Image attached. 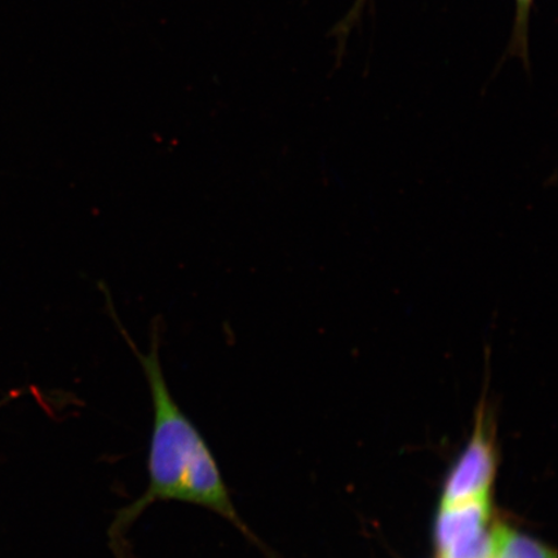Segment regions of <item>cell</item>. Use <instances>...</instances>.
Listing matches in <instances>:
<instances>
[{
    "label": "cell",
    "instance_id": "4",
    "mask_svg": "<svg viewBox=\"0 0 558 558\" xmlns=\"http://www.w3.org/2000/svg\"><path fill=\"white\" fill-rule=\"evenodd\" d=\"M493 558H556V554L527 535L497 525Z\"/></svg>",
    "mask_w": 558,
    "mask_h": 558
},
{
    "label": "cell",
    "instance_id": "5",
    "mask_svg": "<svg viewBox=\"0 0 558 558\" xmlns=\"http://www.w3.org/2000/svg\"><path fill=\"white\" fill-rule=\"evenodd\" d=\"M515 2H518L519 26L522 27V29H525L530 5H532L533 0H515Z\"/></svg>",
    "mask_w": 558,
    "mask_h": 558
},
{
    "label": "cell",
    "instance_id": "1",
    "mask_svg": "<svg viewBox=\"0 0 558 558\" xmlns=\"http://www.w3.org/2000/svg\"><path fill=\"white\" fill-rule=\"evenodd\" d=\"M107 311L136 355L150 390L153 425L148 453V487L114 514L108 541L116 558H134L128 535L137 520L158 501H180L218 514L251 544L265 553L264 544L236 509L211 448L197 425L184 413L171 392L160 362L162 320L151 323L149 351H140L118 317L109 290Z\"/></svg>",
    "mask_w": 558,
    "mask_h": 558
},
{
    "label": "cell",
    "instance_id": "3",
    "mask_svg": "<svg viewBox=\"0 0 558 558\" xmlns=\"http://www.w3.org/2000/svg\"><path fill=\"white\" fill-rule=\"evenodd\" d=\"M488 498L442 504L436 522L438 556L452 553L483 538L493 530Z\"/></svg>",
    "mask_w": 558,
    "mask_h": 558
},
{
    "label": "cell",
    "instance_id": "2",
    "mask_svg": "<svg viewBox=\"0 0 558 558\" xmlns=\"http://www.w3.org/2000/svg\"><path fill=\"white\" fill-rule=\"evenodd\" d=\"M497 470V452L485 423L478 421L476 434L446 480L442 504L488 498Z\"/></svg>",
    "mask_w": 558,
    "mask_h": 558
}]
</instances>
